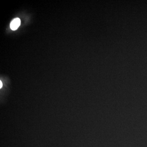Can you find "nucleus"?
I'll return each instance as SVG.
<instances>
[{"instance_id":"1","label":"nucleus","mask_w":147,"mask_h":147,"mask_svg":"<svg viewBox=\"0 0 147 147\" xmlns=\"http://www.w3.org/2000/svg\"><path fill=\"white\" fill-rule=\"evenodd\" d=\"M20 24V20L18 18L14 19L10 23V28L12 30L17 29Z\"/></svg>"},{"instance_id":"2","label":"nucleus","mask_w":147,"mask_h":147,"mask_svg":"<svg viewBox=\"0 0 147 147\" xmlns=\"http://www.w3.org/2000/svg\"><path fill=\"white\" fill-rule=\"evenodd\" d=\"M0 85H1V86H0V88L1 89V88H2V86H3V83H2V82L1 81H0Z\"/></svg>"}]
</instances>
